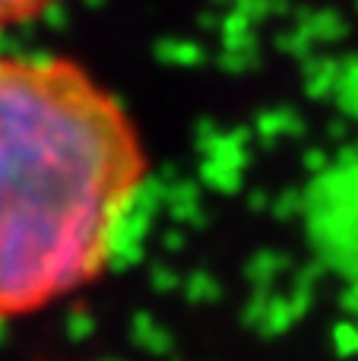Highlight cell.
Returning <instances> with one entry per match:
<instances>
[{
    "instance_id": "1",
    "label": "cell",
    "mask_w": 358,
    "mask_h": 361,
    "mask_svg": "<svg viewBox=\"0 0 358 361\" xmlns=\"http://www.w3.org/2000/svg\"><path fill=\"white\" fill-rule=\"evenodd\" d=\"M146 178L137 121L82 63L0 54V320L92 286Z\"/></svg>"
},
{
    "instance_id": "2",
    "label": "cell",
    "mask_w": 358,
    "mask_h": 361,
    "mask_svg": "<svg viewBox=\"0 0 358 361\" xmlns=\"http://www.w3.org/2000/svg\"><path fill=\"white\" fill-rule=\"evenodd\" d=\"M57 4L61 0H0V32L32 23L48 10H54Z\"/></svg>"
}]
</instances>
